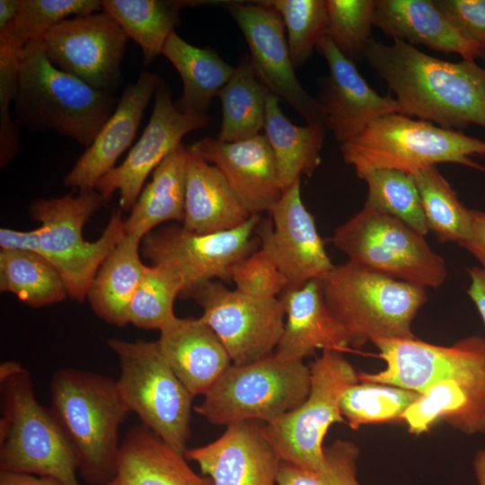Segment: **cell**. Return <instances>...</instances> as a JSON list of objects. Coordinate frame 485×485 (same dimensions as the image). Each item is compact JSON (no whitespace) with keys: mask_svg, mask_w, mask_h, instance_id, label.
Masks as SVG:
<instances>
[{"mask_svg":"<svg viewBox=\"0 0 485 485\" xmlns=\"http://www.w3.org/2000/svg\"><path fill=\"white\" fill-rule=\"evenodd\" d=\"M21 51L0 50V163L3 168L15 155L21 123L11 119V102L18 85Z\"/></svg>","mask_w":485,"mask_h":485,"instance_id":"f6af8a7d","label":"cell"},{"mask_svg":"<svg viewBox=\"0 0 485 485\" xmlns=\"http://www.w3.org/2000/svg\"><path fill=\"white\" fill-rule=\"evenodd\" d=\"M364 57L395 95L403 115L462 130L485 128V69L474 60L449 62L410 43L371 39Z\"/></svg>","mask_w":485,"mask_h":485,"instance_id":"6da1fadb","label":"cell"},{"mask_svg":"<svg viewBox=\"0 0 485 485\" xmlns=\"http://www.w3.org/2000/svg\"><path fill=\"white\" fill-rule=\"evenodd\" d=\"M326 305L349 346L375 339L416 338L412 322L428 300L425 287L348 261L320 279Z\"/></svg>","mask_w":485,"mask_h":485,"instance_id":"5b68a950","label":"cell"},{"mask_svg":"<svg viewBox=\"0 0 485 485\" xmlns=\"http://www.w3.org/2000/svg\"><path fill=\"white\" fill-rule=\"evenodd\" d=\"M104 204L95 190L55 198H39L31 206L33 219L40 222L41 255L62 277L67 295L83 302L101 263L125 236L120 211L112 213L101 235L94 242L83 237L87 221Z\"/></svg>","mask_w":485,"mask_h":485,"instance_id":"ba28073f","label":"cell"},{"mask_svg":"<svg viewBox=\"0 0 485 485\" xmlns=\"http://www.w3.org/2000/svg\"><path fill=\"white\" fill-rule=\"evenodd\" d=\"M183 290V278L173 266H146L130 304L129 323L141 330L160 331L175 316L173 304Z\"/></svg>","mask_w":485,"mask_h":485,"instance_id":"f35d334b","label":"cell"},{"mask_svg":"<svg viewBox=\"0 0 485 485\" xmlns=\"http://www.w3.org/2000/svg\"><path fill=\"white\" fill-rule=\"evenodd\" d=\"M385 368L358 373V380L397 386L421 393L430 385L457 380L485 391V340L470 336L452 346H437L417 338L375 339Z\"/></svg>","mask_w":485,"mask_h":485,"instance_id":"7c38bea8","label":"cell"},{"mask_svg":"<svg viewBox=\"0 0 485 485\" xmlns=\"http://www.w3.org/2000/svg\"><path fill=\"white\" fill-rule=\"evenodd\" d=\"M331 242L349 262L413 285L437 288L447 278L445 260L424 235L366 203L335 230Z\"/></svg>","mask_w":485,"mask_h":485,"instance_id":"30bf717a","label":"cell"},{"mask_svg":"<svg viewBox=\"0 0 485 485\" xmlns=\"http://www.w3.org/2000/svg\"><path fill=\"white\" fill-rule=\"evenodd\" d=\"M471 284L467 293L475 304L485 325V269L472 267L468 269Z\"/></svg>","mask_w":485,"mask_h":485,"instance_id":"681fc988","label":"cell"},{"mask_svg":"<svg viewBox=\"0 0 485 485\" xmlns=\"http://www.w3.org/2000/svg\"><path fill=\"white\" fill-rule=\"evenodd\" d=\"M41 229L16 231L2 227L0 229V248L2 251H23L41 255Z\"/></svg>","mask_w":485,"mask_h":485,"instance_id":"7dc6e473","label":"cell"},{"mask_svg":"<svg viewBox=\"0 0 485 485\" xmlns=\"http://www.w3.org/2000/svg\"><path fill=\"white\" fill-rule=\"evenodd\" d=\"M179 72L183 92L174 103L182 114L207 116L211 101L232 76L234 67L223 60L212 48L189 44L173 31L162 52Z\"/></svg>","mask_w":485,"mask_h":485,"instance_id":"f546056e","label":"cell"},{"mask_svg":"<svg viewBox=\"0 0 485 485\" xmlns=\"http://www.w3.org/2000/svg\"><path fill=\"white\" fill-rule=\"evenodd\" d=\"M317 48L329 66V75L322 81L317 100L325 115V127L338 142L356 137L379 117L392 113L403 115L395 98L390 94L379 95L373 90L355 63L338 49L328 34Z\"/></svg>","mask_w":485,"mask_h":485,"instance_id":"d6986e66","label":"cell"},{"mask_svg":"<svg viewBox=\"0 0 485 485\" xmlns=\"http://www.w3.org/2000/svg\"><path fill=\"white\" fill-rule=\"evenodd\" d=\"M471 235L463 244L481 264L485 269V212L472 209Z\"/></svg>","mask_w":485,"mask_h":485,"instance_id":"c3c4849f","label":"cell"},{"mask_svg":"<svg viewBox=\"0 0 485 485\" xmlns=\"http://www.w3.org/2000/svg\"><path fill=\"white\" fill-rule=\"evenodd\" d=\"M120 373L118 391L129 409L172 449L184 454L194 396L173 373L157 341L107 340Z\"/></svg>","mask_w":485,"mask_h":485,"instance_id":"9c48e42d","label":"cell"},{"mask_svg":"<svg viewBox=\"0 0 485 485\" xmlns=\"http://www.w3.org/2000/svg\"><path fill=\"white\" fill-rule=\"evenodd\" d=\"M269 90L257 78L250 56L242 55L219 93L223 119L217 139L237 142L260 135L264 128Z\"/></svg>","mask_w":485,"mask_h":485,"instance_id":"836d02e7","label":"cell"},{"mask_svg":"<svg viewBox=\"0 0 485 485\" xmlns=\"http://www.w3.org/2000/svg\"><path fill=\"white\" fill-rule=\"evenodd\" d=\"M187 148L217 167L251 216L269 212L281 198L274 154L265 135L237 142L204 137Z\"/></svg>","mask_w":485,"mask_h":485,"instance_id":"44dd1931","label":"cell"},{"mask_svg":"<svg viewBox=\"0 0 485 485\" xmlns=\"http://www.w3.org/2000/svg\"><path fill=\"white\" fill-rule=\"evenodd\" d=\"M373 26L394 40L456 53L463 59L482 58L480 48L455 29L435 0H375Z\"/></svg>","mask_w":485,"mask_h":485,"instance_id":"d4e9b609","label":"cell"},{"mask_svg":"<svg viewBox=\"0 0 485 485\" xmlns=\"http://www.w3.org/2000/svg\"><path fill=\"white\" fill-rule=\"evenodd\" d=\"M340 151L357 176L375 170L414 174L443 163L485 172L471 158L485 155V141L400 113L374 119L356 137L341 143Z\"/></svg>","mask_w":485,"mask_h":485,"instance_id":"8992f818","label":"cell"},{"mask_svg":"<svg viewBox=\"0 0 485 485\" xmlns=\"http://www.w3.org/2000/svg\"><path fill=\"white\" fill-rule=\"evenodd\" d=\"M260 219V215H253L235 229L207 234L177 225L157 227L142 238L140 253L153 265L176 268L184 281L181 296L188 297L196 287L215 278L231 280L234 265L255 251L253 234Z\"/></svg>","mask_w":485,"mask_h":485,"instance_id":"5bb4252c","label":"cell"},{"mask_svg":"<svg viewBox=\"0 0 485 485\" xmlns=\"http://www.w3.org/2000/svg\"><path fill=\"white\" fill-rule=\"evenodd\" d=\"M419 396L397 386L358 381L343 392L340 406L346 423L357 429L364 425L401 421L405 410Z\"/></svg>","mask_w":485,"mask_h":485,"instance_id":"74e56055","label":"cell"},{"mask_svg":"<svg viewBox=\"0 0 485 485\" xmlns=\"http://www.w3.org/2000/svg\"><path fill=\"white\" fill-rule=\"evenodd\" d=\"M141 238L125 234L93 277L86 298L93 313L107 323L124 327L145 268Z\"/></svg>","mask_w":485,"mask_h":485,"instance_id":"f1b7e54d","label":"cell"},{"mask_svg":"<svg viewBox=\"0 0 485 485\" xmlns=\"http://www.w3.org/2000/svg\"><path fill=\"white\" fill-rule=\"evenodd\" d=\"M231 280L237 291L263 299L278 297L287 287L284 275L260 249L234 265Z\"/></svg>","mask_w":485,"mask_h":485,"instance_id":"ee69618b","label":"cell"},{"mask_svg":"<svg viewBox=\"0 0 485 485\" xmlns=\"http://www.w3.org/2000/svg\"><path fill=\"white\" fill-rule=\"evenodd\" d=\"M14 20L0 29V49L20 51L31 41L42 40L55 25L70 15L101 10L98 0H17Z\"/></svg>","mask_w":485,"mask_h":485,"instance_id":"8d00e7d4","label":"cell"},{"mask_svg":"<svg viewBox=\"0 0 485 485\" xmlns=\"http://www.w3.org/2000/svg\"><path fill=\"white\" fill-rule=\"evenodd\" d=\"M0 290L15 295L33 308L66 299L65 282L53 264L40 254L0 251Z\"/></svg>","mask_w":485,"mask_h":485,"instance_id":"e575fe53","label":"cell"},{"mask_svg":"<svg viewBox=\"0 0 485 485\" xmlns=\"http://www.w3.org/2000/svg\"><path fill=\"white\" fill-rule=\"evenodd\" d=\"M417 186L428 229L440 242H456L461 246L471 235V211L437 170L436 165L412 174Z\"/></svg>","mask_w":485,"mask_h":485,"instance_id":"d590c367","label":"cell"},{"mask_svg":"<svg viewBox=\"0 0 485 485\" xmlns=\"http://www.w3.org/2000/svg\"><path fill=\"white\" fill-rule=\"evenodd\" d=\"M0 472L80 485L75 457L58 419L38 401L31 373L16 361L0 365Z\"/></svg>","mask_w":485,"mask_h":485,"instance_id":"3957f363","label":"cell"},{"mask_svg":"<svg viewBox=\"0 0 485 485\" xmlns=\"http://www.w3.org/2000/svg\"><path fill=\"white\" fill-rule=\"evenodd\" d=\"M439 420L472 435L485 432V391L457 380L436 383L424 390L401 417L408 430L421 435Z\"/></svg>","mask_w":485,"mask_h":485,"instance_id":"83f0119b","label":"cell"},{"mask_svg":"<svg viewBox=\"0 0 485 485\" xmlns=\"http://www.w3.org/2000/svg\"><path fill=\"white\" fill-rule=\"evenodd\" d=\"M251 216L217 167L187 148L184 229L198 234L225 232Z\"/></svg>","mask_w":485,"mask_h":485,"instance_id":"4316f807","label":"cell"},{"mask_svg":"<svg viewBox=\"0 0 485 485\" xmlns=\"http://www.w3.org/2000/svg\"><path fill=\"white\" fill-rule=\"evenodd\" d=\"M282 17L294 66L304 64L320 40L328 34L326 1L268 0Z\"/></svg>","mask_w":485,"mask_h":485,"instance_id":"60d3db41","label":"cell"},{"mask_svg":"<svg viewBox=\"0 0 485 485\" xmlns=\"http://www.w3.org/2000/svg\"><path fill=\"white\" fill-rule=\"evenodd\" d=\"M375 0H327L328 35L353 62L364 57L371 38Z\"/></svg>","mask_w":485,"mask_h":485,"instance_id":"b9f144b4","label":"cell"},{"mask_svg":"<svg viewBox=\"0 0 485 485\" xmlns=\"http://www.w3.org/2000/svg\"><path fill=\"white\" fill-rule=\"evenodd\" d=\"M473 470L478 485H485V449L476 453L473 458Z\"/></svg>","mask_w":485,"mask_h":485,"instance_id":"f5cc1de1","label":"cell"},{"mask_svg":"<svg viewBox=\"0 0 485 485\" xmlns=\"http://www.w3.org/2000/svg\"><path fill=\"white\" fill-rule=\"evenodd\" d=\"M187 147L180 144L152 172L130 214L124 220L125 234L139 238L164 222L183 223L186 197Z\"/></svg>","mask_w":485,"mask_h":485,"instance_id":"4dcf8cb0","label":"cell"},{"mask_svg":"<svg viewBox=\"0 0 485 485\" xmlns=\"http://www.w3.org/2000/svg\"><path fill=\"white\" fill-rule=\"evenodd\" d=\"M285 312V326L275 354L287 359L313 355L316 349L343 351L349 347L347 335L330 313L320 279L298 288H286L278 296Z\"/></svg>","mask_w":485,"mask_h":485,"instance_id":"cb8c5ba5","label":"cell"},{"mask_svg":"<svg viewBox=\"0 0 485 485\" xmlns=\"http://www.w3.org/2000/svg\"><path fill=\"white\" fill-rule=\"evenodd\" d=\"M226 6L246 39L251 64L260 82L307 123L325 126L320 102L303 88L295 75L280 14L263 1H229Z\"/></svg>","mask_w":485,"mask_h":485,"instance_id":"2e32d148","label":"cell"},{"mask_svg":"<svg viewBox=\"0 0 485 485\" xmlns=\"http://www.w3.org/2000/svg\"><path fill=\"white\" fill-rule=\"evenodd\" d=\"M366 181V204L406 223L426 235L428 232L420 197L412 174L375 170L358 176Z\"/></svg>","mask_w":485,"mask_h":485,"instance_id":"ab89813d","label":"cell"},{"mask_svg":"<svg viewBox=\"0 0 485 485\" xmlns=\"http://www.w3.org/2000/svg\"><path fill=\"white\" fill-rule=\"evenodd\" d=\"M14 111L31 132L55 130L89 147L115 110L110 93L96 90L47 58L42 40L21 50Z\"/></svg>","mask_w":485,"mask_h":485,"instance_id":"277c9868","label":"cell"},{"mask_svg":"<svg viewBox=\"0 0 485 485\" xmlns=\"http://www.w3.org/2000/svg\"><path fill=\"white\" fill-rule=\"evenodd\" d=\"M222 1L103 0L101 10L112 16L128 38L141 48L146 65L159 54L185 6Z\"/></svg>","mask_w":485,"mask_h":485,"instance_id":"d6a6232c","label":"cell"},{"mask_svg":"<svg viewBox=\"0 0 485 485\" xmlns=\"http://www.w3.org/2000/svg\"><path fill=\"white\" fill-rule=\"evenodd\" d=\"M50 401L73 449L78 472L89 485L107 484L116 472L119 428L130 413L116 380L64 367L52 375Z\"/></svg>","mask_w":485,"mask_h":485,"instance_id":"7a4b0ae2","label":"cell"},{"mask_svg":"<svg viewBox=\"0 0 485 485\" xmlns=\"http://www.w3.org/2000/svg\"><path fill=\"white\" fill-rule=\"evenodd\" d=\"M161 82L157 75L143 70L137 80L128 85L91 146L64 178L66 186L93 190L100 179L115 167L131 145L145 109Z\"/></svg>","mask_w":485,"mask_h":485,"instance_id":"7402d4cb","label":"cell"},{"mask_svg":"<svg viewBox=\"0 0 485 485\" xmlns=\"http://www.w3.org/2000/svg\"><path fill=\"white\" fill-rule=\"evenodd\" d=\"M256 228L262 250L287 281V288H298L322 279L335 265L328 256L314 217L304 207L300 181L283 192Z\"/></svg>","mask_w":485,"mask_h":485,"instance_id":"ac0fdd59","label":"cell"},{"mask_svg":"<svg viewBox=\"0 0 485 485\" xmlns=\"http://www.w3.org/2000/svg\"><path fill=\"white\" fill-rule=\"evenodd\" d=\"M310 385V368L304 360L273 353L246 365H231L193 410L213 425L267 424L298 408Z\"/></svg>","mask_w":485,"mask_h":485,"instance_id":"52a82bcc","label":"cell"},{"mask_svg":"<svg viewBox=\"0 0 485 485\" xmlns=\"http://www.w3.org/2000/svg\"><path fill=\"white\" fill-rule=\"evenodd\" d=\"M0 485H65L57 479L28 473L0 472Z\"/></svg>","mask_w":485,"mask_h":485,"instance_id":"f907efd6","label":"cell"},{"mask_svg":"<svg viewBox=\"0 0 485 485\" xmlns=\"http://www.w3.org/2000/svg\"><path fill=\"white\" fill-rule=\"evenodd\" d=\"M17 7V0H0V29L14 20Z\"/></svg>","mask_w":485,"mask_h":485,"instance_id":"816d5d0a","label":"cell"},{"mask_svg":"<svg viewBox=\"0 0 485 485\" xmlns=\"http://www.w3.org/2000/svg\"><path fill=\"white\" fill-rule=\"evenodd\" d=\"M305 401L272 422L264 432L281 462L318 471L325 464L323 439L334 423H346L340 411L343 392L358 383V373L342 351L324 349L310 365Z\"/></svg>","mask_w":485,"mask_h":485,"instance_id":"8fae6325","label":"cell"},{"mask_svg":"<svg viewBox=\"0 0 485 485\" xmlns=\"http://www.w3.org/2000/svg\"><path fill=\"white\" fill-rule=\"evenodd\" d=\"M188 297L201 306L199 318L217 335L234 365H246L275 352L285 326L278 297L250 296L215 280L196 287Z\"/></svg>","mask_w":485,"mask_h":485,"instance_id":"4fadbf2b","label":"cell"},{"mask_svg":"<svg viewBox=\"0 0 485 485\" xmlns=\"http://www.w3.org/2000/svg\"><path fill=\"white\" fill-rule=\"evenodd\" d=\"M159 331L163 357L194 397L204 395L231 366L223 343L200 318L175 315Z\"/></svg>","mask_w":485,"mask_h":485,"instance_id":"603a6c76","label":"cell"},{"mask_svg":"<svg viewBox=\"0 0 485 485\" xmlns=\"http://www.w3.org/2000/svg\"><path fill=\"white\" fill-rule=\"evenodd\" d=\"M325 464L318 471L280 462L278 485H361L357 478L359 449L356 444L336 440L324 447Z\"/></svg>","mask_w":485,"mask_h":485,"instance_id":"7bdbcfd3","label":"cell"},{"mask_svg":"<svg viewBox=\"0 0 485 485\" xmlns=\"http://www.w3.org/2000/svg\"><path fill=\"white\" fill-rule=\"evenodd\" d=\"M184 457L214 485H278L281 461L260 421L229 424L213 442L187 448Z\"/></svg>","mask_w":485,"mask_h":485,"instance_id":"ffe728a7","label":"cell"},{"mask_svg":"<svg viewBox=\"0 0 485 485\" xmlns=\"http://www.w3.org/2000/svg\"><path fill=\"white\" fill-rule=\"evenodd\" d=\"M128 39L116 20L102 11L63 20L45 34L42 43L56 67L109 93L119 84Z\"/></svg>","mask_w":485,"mask_h":485,"instance_id":"9a60e30c","label":"cell"},{"mask_svg":"<svg viewBox=\"0 0 485 485\" xmlns=\"http://www.w3.org/2000/svg\"><path fill=\"white\" fill-rule=\"evenodd\" d=\"M105 485H214L196 473L184 454L149 428L132 427L120 442L116 472Z\"/></svg>","mask_w":485,"mask_h":485,"instance_id":"484cf974","label":"cell"},{"mask_svg":"<svg viewBox=\"0 0 485 485\" xmlns=\"http://www.w3.org/2000/svg\"><path fill=\"white\" fill-rule=\"evenodd\" d=\"M455 29L485 59V0H435Z\"/></svg>","mask_w":485,"mask_h":485,"instance_id":"bcb514c9","label":"cell"},{"mask_svg":"<svg viewBox=\"0 0 485 485\" xmlns=\"http://www.w3.org/2000/svg\"><path fill=\"white\" fill-rule=\"evenodd\" d=\"M278 101L276 95L269 93L264 135L271 146L279 183L285 192L300 181L301 174L311 176L319 166L327 128L322 124H293L283 114Z\"/></svg>","mask_w":485,"mask_h":485,"instance_id":"1f68e13d","label":"cell"},{"mask_svg":"<svg viewBox=\"0 0 485 485\" xmlns=\"http://www.w3.org/2000/svg\"><path fill=\"white\" fill-rule=\"evenodd\" d=\"M209 117L181 113L172 100L171 91L162 81L154 93V105L141 137L126 159L102 176L95 186L103 203L116 190L120 194V207L130 211L142 191L147 176L180 144L188 133L208 125Z\"/></svg>","mask_w":485,"mask_h":485,"instance_id":"e0dca14e","label":"cell"}]
</instances>
